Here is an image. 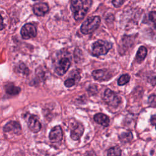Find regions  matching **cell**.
<instances>
[{"instance_id":"16","label":"cell","mask_w":156,"mask_h":156,"mask_svg":"<svg viewBox=\"0 0 156 156\" xmlns=\"http://www.w3.org/2000/svg\"><path fill=\"white\" fill-rule=\"evenodd\" d=\"M132 138H133V135L130 132L123 133L119 136V139L121 141L122 143L129 142L132 140Z\"/></svg>"},{"instance_id":"20","label":"cell","mask_w":156,"mask_h":156,"mask_svg":"<svg viewBox=\"0 0 156 156\" xmlns=\"http://www.w3.org/2000/svg\"><path fill=\"white\" fill-rule=\"evenodd\" d=\"M76 78L77 77H72V78H69V79H66L65 81V85L68 88L73 87L77 82Z\"/></svg>"},{"instance_id":"14","label":"cell","mask_w":156,"mask_h":156,"mask_svg":"<svg viewBox=\"0 0 156 156\" xmlns=\"http://www.w3.org/2000/svg\"><path fill=\"white\" fill-rule=\"evenodd\" d=\"M146 55H147L146 48L144 46L140 47L136 52V57H135L136 62L138 63H141L145 58Z\"/></svg>"},{"instance_id":"24","label":"cell","mask_w":156,"mask_h":156,"mask_svg":"<svg viewBox=\"0 0 156 156\" xmlns=\"http://www.w3.org/2000/svg\"><path fill=\"white\" fill-rule=\"evenodd\" d=\"M4 27V23H3V19L1 16V15H0V30H2Z\"/></svg>"},{"instance_id":"7","label":"cell","mask_w":156,"mask_h":156,"mask_svg":"<svg viewBox=\"0 0 156 156\" xmlns=\"http://www.w3.org/2000/svg\"><path fill=\"white\" fill-rule=\"evenodd\" d=\"M84 127L80 122H76L71 130V138L73 140H78L83 135Z\"/></svg>"},{"instance_id":"8","label":"cell","mask_w":156,"mask_h":156,"mask_svg":"<svg viewBox=\"0 0 156 156\" xmlns=\"http://www.w3.org/2000/svg\"><path fill=\"white\" fill-rule=\"evenodd\" d=\"M63 137V132L62 128L59 126L54 127L50 132L49 138L53 143H57L62 140Z\"/></svg>"},{"instance_id":"19","label":"cell","mask_w":156,"mask_h":156,"mask_svg":"<svg viewBox=\"0 0 156 156\" xmlns=\"http://www.w3.org/2000/svg\"><path fill=\"white\" fill-rule=\"evenodd\" d=\"M149 20L153 24L154 29L156 30V12H151L149 13Z\"/></svg>"},{"instance_id":"17","label":"cell","mask_w":156,"mask_h":156,"mask_svg":"<svg viewBox=\"0 0 156 156\" xmlns=\"http://www.w3.org/2000/svg\"><path fill=\"white\" fill-rule=\"evenodd\" d=\"M130 76L129 74H123L118 80V84L119 85H124L130 80Z\"/></svg>"},{"instance_id":"2","label":"cell","mask_w":156,"mask_h":156,"mask_svg":"<svg viewBox=\"0 0 156 156\" xmlns=\"http://www.w3.org/2000/svg\"><path fill=\"white\" fill-rule=\"evenodd\" d=\"M101 19L98 16H93L88 18L82 24L80 31L83 34H89L98 28Z\"/></svg>"},{"instance_id":"10","label":"cell","mask_w":156,"mask_h":156,"mask_svg":"<svg viewBox=\"0 0 156 156\" xmlns=\"http://www.w3.org/2000/svg\"><path fill=\"white\" fill-rule=\"evenodd\" d=\"M33 11L36 15L42 16L49 11V6L44 2L37 3L33 7Z\"/></svg>"},{"instance_id":"4","label":"cell","mask_w":156,"mask_h":156,"mask_svg":"<svg viewBox=\"0 0 156 156\" xmlns=\"http://www.w3.org/2000/svg\"><path fill=\"white\" fill-rule=\"evenodd\" d=\"M104 102L108 105L113 107H118L121 102V99L115 92L107 88L105 90L103 96Z\"/></svg>"},{"instance_id":"27","label":"cell","mask_w":156,"mask_h":156,"mask_svg":"<svg viewBox=\"0 0 156 156\" xmlns=\"http://www.w3.org/2000/svg\"><path fill=\"white\" fill-rule=\"evenodd\" d=\"M155 65H156V63H155Z\"/></svg>"},{"instance_id":"22","label":"cell","mask_w":156,"mask_h":156,"mask_svg":"<svg viewBox=\"0 0 156 156\" xmlns=\"http://www.w3.org/2000/svg\"><path fill=\"white\" fill-rule=\"evenodd\" d=\"M125 0H112V4L115 7H119L122 5Z\"/></svg>"},{"instance_id":"26","label":"cell","mask_w":156,"mask_h":156,"mask_svg":"<svg viewBox=\"0 0 156 156\" xmlns=\"http://www.w3.org/2000/svg\"><path fill=\"white\" fill-rule=\"evenodd\" d=\"M34 1H37V0H34Z\"/></svg>"},{"instance_id":"3","label":"cell","mask_w":156,"mask_h":156,"mask_svg":"<svg viewBox=\"0 0 156 156\" xmlns=\"http://www.w3.org/2000/svg\"><path fill=\"white\" fill-rule=\"evenodd\" d=\"M112 44L104 40H98L92 44V54L95 56L105 55L112 48Z\"/></svg>"},{"instance_id":"23","label":"cell","mask_w":156,"mask_h":156,"mask_svg":"<svg viewBox=\"0 0 156 156\" xmlns=\"http://www.w3.org/2000/svg\"><path fill=\"white\" fill-rule=\"evenodd\" d=\"M151 123L152 125H156V115H154L152 116L151 118Z\"/></svg>"},{"instance_id":"13","label":"cell","mask_w":156,"mask_h":156,"mask_svg":"<svg viewBox=\"0 0 156 156\" xmlns=\"http://www.w3.org/2000/svg\"><path fill=\"white\" fill-rule=\"evenodd\" d=\"M94 120L97 123L102 125L104 127H107L110 123L109 118L106 115L101 113L96 114L94 116Z\"/></svg>"},{"instance_id":"25","label":"cell","mask_w":156,"mask_h":156,"mask_svg":"<svg viewBox=\"0 0 156 156\" xmlns=\"http://www.w3.org/2000/svg\"><path fill=\"white\" fill-rule=\"evenodd\" d=\"M155 129H156V125H155Z\"/></svg>"},{"instance_id":"21","label":"cell","mask_w":156,"mask_h":156,"mask_svg":"<svg viewBox=\"0 0 156 156\" xmlns=\"http://www.w3.org/2000/svg\"><path fill=\"white\" fill-rule=\"evenodd\" d=\"M148 102L151 106L156 107V95L152 94L150 96L148 99Z\"/></svg>"},{"instance_id":"12","label":"cell","mask_w":156,"mask_h":156,"mask_svg":"<svg viewBox=\"0 0 156 156\" xmlns=\"http://www.w3.org/2000/svg\"><path fill=\"white\" fill-rule=\"evenodd\" d=\"M4 131L5 132H13L16 134H19L21 132L20 124L16 121H10L4 127Z\"/></svg>"},{"instance_id":"5","label":"cell","mask_w":156,"mask_h":156,"mask_svg":"<svg viewBox=\"0 0 156 156\" xmlns=\"http://www.w3.org/2000/svg\"><path fill=\"white\" fill-rule=\"evenodd\" d=\"M21 35L24 39H30L37 35V29L35 26L30 23L26 24L21 30Z\"/></svg>"},{"instance_id":"9","label":"cell","mask_w":156,"mask_h":156,"mask_svg":"<svg viewBox=\"0 0 156 156\" xmlns=\"http://www.w3.org/2000/svg\"><path fill=\"white\" fill-rule=\"evenodd\" d=\"M92 76L95 80L98 81L107 80L112 77L110 72L107 69H98L93 71Z\"/></svg>"},{"instance_id":"1","label":"cell","mask_w":156,"mask_h":156,"mask_svg":"<svg viewBox=\"0 0 156 156\" xmlns=\"http://www.w3.org/2000/svg\"><path fill=\"white\" fill-rule=\"evenodd\" d=\"M93 0H71V9L77 21L82 20L91 6Z\"/></svg>"},{"instance_id":"18","label":"cell","mask_w":156,"mask_h":156,"mask_svg":"<svg viewBox=\"0 0 156 156\" xmlns=\"http://www.w3.org/2000/svg\"><path fill=\"white\" fill-rule=\"evenodd\" d=\"M107 155H121V149L118 146L112 147L110 149H108L107 152Z\"/></svg>"},{"instance_id":"6","label":"cell","mask_w":156,"mask_h":156,"mask_svg":"<svg viewBox=\"0 0 156 156\" xmlns=\"http://www.w3.org/2000/svg\"><path fill=\"white\" fill-rule=\"evenodd\" d=\"M70 65L71 62L68 58H62L59 60L57 65L56 66L55 71L58 75H63L68 70Z\"/></svg>"},{"instance_id":"11","label":"cell","mask_w":156,"mask_h":156,"mask_svg":"<svg viewBox=\"0 0 156 156\" xmlns=\"http://www.w3.org/2000/svg\"><path fill=\"white\" fill-rule=\"evenodd\" d=\"M27 125L29 129L35 133L39 132L41 128V123L37 119V118L34 116H31L27 120Z\"/></svg>"},{"instance_id":"15","label":"cell","mask_w":156,"mask_h":156,"mask_svg":"<svg viewBox=\"0 0 156 156\" xmlns=\"http://www.w3.org/2000/svg\"><path fill=\"white\" fill-rule=\"evenodd\" d=\"M4 89L5 90L6 93L10 95L18 94L21 90L20 88L15 86L13 83H8L6 85H5Z\"/></svg>"}]
</instances>
